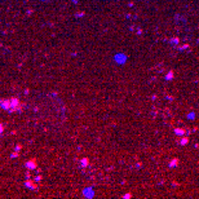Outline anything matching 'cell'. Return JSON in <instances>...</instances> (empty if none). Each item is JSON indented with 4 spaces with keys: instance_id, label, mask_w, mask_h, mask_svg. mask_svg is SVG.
Listing matches in <instances>:
<instances>
[{
    "instance_id": "6da1fadb",
    "label": "cell",
    "mask_w": 199,
    "mask_h": 199,
    "mask_svg": "<svg viewBox=\"0 0 199 199\" xmlns=\"http://www.w3.org/2000/svg\"><path fill=\"white\" fill-rule=\"evenodd\" d=\"M176 133H177V134H182L184 131H182V129H176Z\"/></svg>"
},
{
    "instance_id": "7a4b0ae2",
    "label": "cell",
    "mask_w": 199,
    "mask_h": 199,
    "mask_svg": "<svg viewBox=\"0 0 199 199\" xmlns=\"http://www.w3.org/2000/svg\"><path fill=\"white\" fill-rule=\"evenodd\" d=\"M186 142H187V140H186V139H185V140H182V141H181V144H182V145H185V144H186Z\"/></svg>"
}]
</instances>
